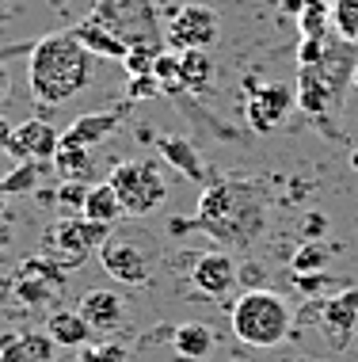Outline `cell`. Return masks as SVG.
Segmentation results:
<instances>
[{"label":"cell","mask_w":358,"mask_h":362,"mask_svg":"<svg viewBox=\"0 0 358 362\" xmlns=\"http://www.w3.org/2000/svg\"><path fill=\"white\" fill-rule=\"evenodd\" d=\"M267 187L259 180H244V175H214L202 187L195 218H176L168 225V233L198 229L210 240H217L229 252H248L251 244L267 233Z\"/></svg>","instance_id":"cell-1"},{"label":"cell","mask_w":358,"mask_h":362,"mask_svg":"<svg viewBox=\"0 0 358 362\" xmlns=\"http://www.w3.org/2000/svg\"><path fill=\"white\" fill-rule=\"evenodd\" d=\"M92 84V54L73 31L46 35L31 50V95L42 107H61Z\"/></svg>","instance_id":"cell-2"},{"label":"cell","mask_w":358,"mask_h":362,"mask_svg":"<svg viewBox=\"0 0 358 362\" xmlns=\"http://www.w3.org/2000/svg\"><path fill=\"white\" fill-rule=\"evenodd\" d=\"M229 325H233V336L248 347H278L294 328V309H290V298L278 290H244L237 298L233 313H229Z\"/></svg>","instance_id":"cell-3"},{"label":"cell","mask_w":358,"mask_h":362,"mask_svg":"<svg viewBox=\"0 0 358 362\" xmlns=\"http://www.w3.org/2000/svg\"><path fill=\"white\" fill-rule=\"evenodd\" d=\"M107 183L114 187V194H119L126 218H149V214H157L164 206V199H168V180H164L160 164H153V160L114 164Z\"/></svg>","instance_id":"cell-4"},{"label":"cell","mask_w":358,"mask_h":362,"mask_svg":"<svg viewBox=\"0 0 358 362\" xmlns=\"http://www.w3.org/2000/svg\"><path fill=\"white\" fill-rule=\"evenodd\" d=\"M111 237L107 225H95L88 218H61L57 225H50L42 237V252L38 256H46L50 263H57L61 271H76L84 259L92 256V252H100V244Z\"/></svg>","instance_id":"cell-5"},{"label":"cell","mask_w":358,"mask_h":362,"mask_svg":"<svg viewBox=\"0 0 358 362\" xmlns=\"http://www.w3.org/2000/svg\"><path fill=\"white\" fill-rule=\"evenodd\" d=\"M217 31H221V19H217L214 8L183 4L179 12L168 19V27H164V42H168V50H176V54L210 50V46L217 42Z\"/></svg>","instance_id":"cell-6"},{"label":"cell","mask_w":358,"mask_h":362,"mask_svg":"<svg viewBox=\"0 0 358 362\" xmlns=\"http://www.w3.org/2000/svg\"><path fill=\"white\" fill-rule=\"evenodd\" d=\"M100 263L119 286H145V282L153 279V256L138 240H126V237L103 240L100 244Z\"/></svg>","instance_id":"cell-7"},{"label":"cell","mask_w":358,"mask_h":362,"mask_svg":"<svg viewBox=\"0 0 358 362\" xmlns=\"http://www.w3.org/2000/svg\"><path fill=\"white\" fill-rule=\"evenodd\" d=\"M290 103H294V92L286 84L270 81V84H259L251 81L248 88V103H244V115H248V126L256 134H270L278 122L290 115Z\"/></svg>","instance_id":"cell-8"},{"label":"cell","mask_w":358,"mask_h":362,"mask_svg":"<svg viewBox=\"0 0 358 362\" xmlns=\"http://www.w3.org/2000/svg\"><path fill=\"white\" fill-rule=\"evenodd\" d=\"M57 141H61V134H57V126H50L46 119H27L19 122L12 130V141H8V153L16 156L19 164H50L57 156Z\"/></svg>","instance_id":"cell-9"},{"label":"cell","mask_w":358,"mask_h":362,"mask_svg":"<svg viewBox=\"0 0 358 362\" xmlns=\"http://www.w3.org/2000/svg\"><path fill=\"white\" fill-rule=\"evenodd\" d=\"M321 328L335 351L351 344V336L358 332V286H343L340 293H328L321 305Z\"/></svg>","instance_id":"cell-10"},{"label":"cell","mask_w":358,"mask_h":362,"mask_svg":"<svg viewBox=\"0 0 358 362\" xmlns=\"http://www.w3.org/2000/svg\"><path fill=\"white\" fill-rule=\"evenodd\" d=\"M191 282H195V290L202 293V298H210V301L225 298V293L237 286V263H233V256H229V252H202V256H195Z\"/></svg>","instance_id":"cell-11"},{"label":"cell","mask_w":358,"mask_h":362,"mask_svg":"<svg viewBox=\"0 0 358 362\" xmlns=\"http://www.w3.org/2000/svg\"><path fill=\"white\" fill-rule=\"evenodd\" d=\"M122 126V115L119 111H92V115H80L69 130L61 134V141H57V149H95V145H103L111 138L114 130Z\"/></svg>","instance_id":"cell-12"},{"label":"cell","mask_w":358,"mask_h":362,"mask_svg":"<svg viewBox=\"0 0 358 362\" xmlns=\"http://www.w3.org/2000/svg\"><path fill=\"white\" fill-rule=\"evenodd\" d=\"M76 313L88 320V328L95 332V336H107V332L122 328L126 301H122L119 290H88L80 298V305H76Z\"/></svg>","instance_id":"cell-13"},{"label":"cell","mask_w":358,"mask_h":362,"mask_svg":"<svg viewBox=\"0 0 358 362\" xmlns=\"http://www.w3.org/2000/svg\"><path fill=\"white\" fill-rule=\"evenodd\" d=\"M57 344L46 332H8L0 336V362H54Z\"/></svg>","instance_id":"cell-14"},{"label":"cell","mask_w":358,"mask_h":362,"mask_svg":"<svg viewBox=\"0 0 358 362\" xmlns=\"http://www.w3.org/2000/svg\"><path fill=\"white\" fill-rule=\"evenodd\" d=\"M157 149H160V156L172 164V168H179L183 180H195V183H202V187L210 183L206 168H202V156H198V149H195V145H191L187 138H176V134H164V138L157 141Z\"/></svg>","instance_id":"cell-15"},{"label":"cell","mask_w":358,"mask_h":362,"mask_svg":"<svg viewBox=\"0 0 358 362\" xmlns=\"http://www.w3.org/2000/svg\"><path fill=\"white\" fill-rule=\"evenodd\" d=\"M46 336H50L57 347L80 351L84 344H92L95 332L88 328V320H84L76 309H57V313H50V320H46Z\"/></svg>","instance_id":"cell-16"},{"label":"cell","mask_w":358,"mask_h":362,"mask_svg":"<svg viewBox=\"0 0 358 362\" xmlns=\"http://www.w3.org/2000/svg\"><path fill=\"white\" fill-rule=\"evenodd\" d=\"M172 347H176V355H183L187 362H202L214 355L217 339L214 332H210V325H202V320H183V325H176V332H172Z\"/></svg>","instance_id":"cell-17"},{"label":"cell","mask_w":358,"mask_h":362,"mask_svg":"<svg viewBox=\"0 0 358 362\" xmlns=\"http://www.w3.org/2000/svg\"><path fill=\"white\" fill-rule=\"evenodd\" d=\"M73 35L80 38V46H84V50H88V54H100V57H114V62H122V57H126V50H130V46H126L122 38L111 31V27H103V23H100V19H95V16H88V19H84V23H76V27H73Z\"/></svg>","instance_id":"cell-18"},{"label":"cell","mask_w":358,"mask_h":362,"mask_svg":"<svg viewBox=\"0 0 358 362\" xmlns=\"http://www.w3.org/2000/svg\"><path fill=\"white\" fill-rule=\"evenodd\" d=\"M80 218H88V221H95V225H107V229H111L119 218H126L119 194H114V187H111L107 180H103V183H92V187H88V199H84Z\"/></svg>","instance_id":"cell-19"},{"label":"cell","mask_w":358,"mask_h":362,"mask_svg":"<svg viewBox=\"0 0 358 362\" xmlns=\"http://www.w3.org/2000/svg\"><path fill=\"white\" fill-rule=\"evenodd\" d=\"M210 81H214V62H210L206 50L179 54V88H187V92H206Z\"/></svg>","instance_id":"cell-20"},{"label":"cell","mask_w":358,"mask_h":362,"mask_svg":"<svg viewBox=\"0 0 358 362\" xmlns=\"http://www.w3.org/2000/svg\"><path fill=\"white\" fill-rule=\"evenodd\" d=\"M335 256V244H321V240H305L302 248H297V256H294V275L297 279H305V275H316V271H324L328 267V259Z\"/></svg>","instance_id":"cell-21"},{"label":"cell","mask_w":358,"mask_h":362,"mask_svg":"<svg viewBox=\"0 0 358 362\" xmlns=\"http://www.w3.org/2000/svg\"><path fill=\"white\" fill-rule=\"evenodd\" d=\"M328 23H332V4L328 0H302V12H297L302 38H324Z\"/></svg>","instance_id":"cell-22"},{"label":"cell","mask_w":358,"mask_h":362,"mask_svg":"<svg viewBox=\"0 0 358 362\" xmlns=\"http://www.w3.org/2000/svg\"><path fill=\"white\" fill-rule=\"evenodd\" d=\"M42 175H46V164H31V160H27V164H16V168L8 175H0V180H4V191H8V199H12V194H31Z\"/></svg>","instance_id":"cell-23"},{"label":"cell","mask_w":358,"mask_h":362,"mask_svg":"<svg viewBox=\"0 0 358 362\" xmlns=\"http://www.w3.org/2000/svg\"><path fill=\"white\" fill-rule=\"evenodd\" d=\"M54 164H57V175H61V180H84L88 183V175H92V153L88 149H57Z\"/></svg>","instance_id":"cell-24"},{"label":"cell","mask_w":358,"mask_h":362,"mask_svg":"<svg viewBox=\"0 0 358 362\" xmlns=\"http://www.w3.org/2000/svg\"><path fill=\"white\" fill-rule=\"evenodd\" d=\"M157 57H160V46L157 42H133L130 50H126L122 65H126V73H130V76H145V73H153Z\"/></svg>","instance_id":"cell-25"},{"label":"cell","mask_w":358,"mask_h":362,"mask_svg":"<svg viewBox=\"0 0 358 362\" xmlns=\"http://www.w3.org/2000/svg\"><path fill=\"white\" fill-rule=\"evenodd\" d=\"M332 23H335V31H340L343 42L358 46V0H335Z\"/></svg>","instance_id":"cell-26"},{"label":"cell","mask_w":358,"mask_h":362,"mask_svg":"<svg viewBox=\"0 0 358 362\" xmlns=\"http://www.w3.org/2000/svg\"><path fill=\"white\" fill-rule=\"evenodd\" d=\"M54 199H57V206L69 214V218H76V214L84 210V199H88V183L84 180H61L57 191H54Z\"/></svg>","instance_id":"cell-27"},{"label":"cell","mask_w":358,"mask_h":362,"mask_svg":"<svg viewBox=\"0 0 358 362\" xmlns=\"http://www.w3.org/2000/svg\"><path fill=\"white\" fill-rule=\"evenodd\" d=\"M76 362H133V355L122 344H84L76 351Z\"/></svg>","instance_id":"cell-28"},{"label":"cell","mask_w":358,"mask_h":362,"mask_svg":"<svg viewBox=\"0 0 358 362\" xmlns=\"http://www.w3.org/2000/svg\"><path fill=\"white\" fill-rule=\"evenodd\" d=\"M126 95H130V103H138V100H153V95H160L157 76H153V73H145V76H130V88H126Z\"/></svg>","instance_id":"cell-29"},{"label":"cell","mask_w":358,"mask_h":362,"mask_svg":"<svg viewBox=\"0 0 358 362\" xmlns=\"http://www.w3.org/2000/svg\"><path fill=\"white\" fill-rule=\"evenodd\" d=\"M328 233V218L324 214H309V218L302 221V237L305 240H316V237H324Z\"/></svg>","instance_id":"cell-30"},{"label":"cell","mask_w":358,"mask_h":362,"mask_svg":"<svg viewBox=\"0 0 358 362\" xmlns=\"http://www.w3.org/2000/svg\"><path fill=\"white\" fill-rule=\"evenodd\" d=\"M12 233H16L12 218H8L4 210H0V252H8V248H12Z\"/></svg>","instance_id":"cell-31"},{"label":"cell","mask_w":358,"mask_h":362,"mask_svg":"<svg viewBox=\"0 0 358 362\" xmlns=\"http://www.w3.org/2000/svg\"><path fill=\"white\" fill-rule=\"evenodd\" d=\"M12 130L16 126L4 119V115H0V153H8V141H12Z\"/></svg>","instance_id":"cell-32"},{"label":"cell","mask_w":358,"mask_h":362,"mask_svg":"<svg viewBox=\"0 0 358 362\" xmlns=\"http://www.w3.org/2000/svg\"><path fill=\"white\" fill-rule=\"evenodd\" d=\"M8 88H12V76H8V69H4V65H0V100H4V95H8Z\"/></svg>","instance_id":"cell-33"},{"label":"cell","mask_w":358,"mask_h":362,"mask_svg":"<svg viewBox=\"0 0 358 362\" xmlns=\"http://www.w3.org/2000/svg\"><path fill=\"white\" fill-rule=\"evenodd\" d=\"M4 202H8V191H4V180H0V210H4Z\"/></svg>","instance_id":"cell-34"},{"label":"cell","mask_w":358,"mask_h":362,"mask_svg":"<svg viewBox=\"0 0 358 362\" xmlns=\"http://www.w3.org/2000/svg\"><path fill=\"white\" fill-rule=\"evenodd\" d=\"M351 164H354V168H358V149H354V153H351Z\"/></svg>","instance_id":"cell-35"},{"label":"cell","mask_w":358,"mask_h":362,"mask_svg":"<svg viewBox=\"0 0 358 362\" xmlns=\"http://www.w3.org/2000/svg\"><path fill=\"white\" fill-rule=\"evenodd\" d=\"M351 84H354V88H358V69H354V73H351Z\"/></svg>","instance_id":"cell-36"},{"label":"cell","mask_w":358,"mask_h":362,"mask_svg":"<svg viewBox=\"0 0 358 362\" xmlns=\"http://www.w3.org/2000/svg\"><path fill=\"white\" fill-rule=\"evenodd\" d=\"M4 4H8V0H0V8H4Z\"/></svg>","instance_id":"cell-37"}]
</instances>
